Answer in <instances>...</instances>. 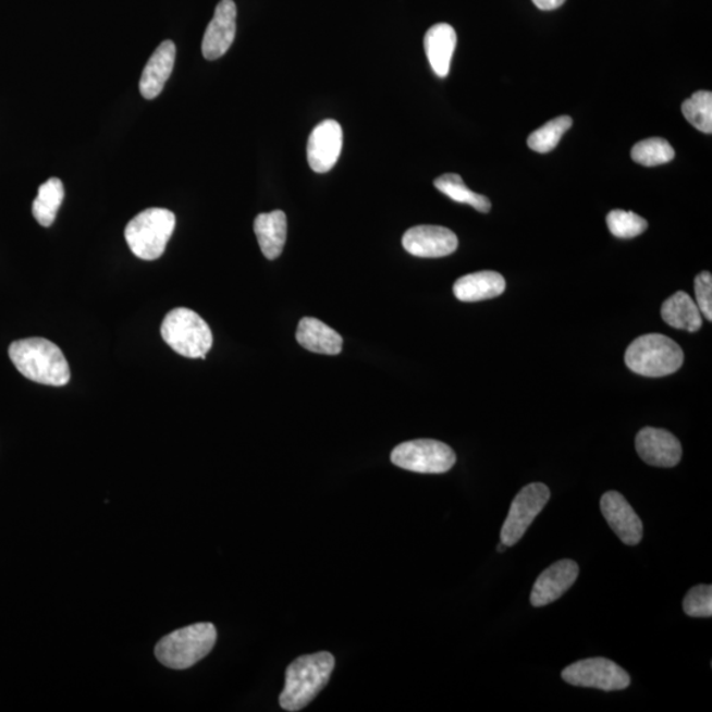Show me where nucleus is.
Here are the masks:
<instances>
[{"instance_id": "nucleus-27", "label": "nucleus", "mask_w": 712, "mask_h": 712, "mask_svg": "<svg viewBox=\"0 0 712 712\" xmlns=\"http://www.w3.org/2000/svg\"><path fill=\"white\" fill-rule=\"evenodd\" d=\"M607 224L612 235L630 240L645 233L648 222L633 211L612 210L607 216Z\"/></svg>"}, {"instance_id": "nucleus-17", "label": "nucleus", "mask_w": 712, "mask_h": 712, "mask_svg": "<svg viewBox=\"0 0 712 712\" xmlns=\"http://www.w3.org/2000/svg\"><path fill=\"white\" fill-rule=\"evenodd\" d=\"M423 47L429 64L437 76L447 77L455 47H457V33H455V29L446 23L435 24L425 35Z\"/></svg>"}, {"instance_id": "nucleus-1", "label": "nucleus", "mask_w": 712, "mask_h": 712, "mask_svg": "<svg viewBox=\"0 0 712 712\" xmlns=\"http://www.w3.org/2000/svg\"><path fill=\"white\" fill-rule=\"evenodd\" d=\"M12 364L24 378L33 382L62 386L71 382V370L59 346L44 339H27L11 343Z\"/></svg>"}, {"instance_id": "nucleus-8", "label": "nucleus", "mask_w": 712, "mask_h": 712, "mask_svg": "<svg viewBox=\"0 0 712 712\" xmlns=\"http://www.w3.org/2000/svg\"><path fill=\"white\" fill-rule=\"evenodd\" d=\"M551 501V490L543 483H532L524 487L512 502L508 516L502 528V542L514 547L532 526L535 518Z\"/></svg>"}, {"instance_id": "nucleus-21", "label": "nucleus", "mask_w": 712, "mask_h": 712, "mask_svg": "<svg viewBox=\"0 0 712 712\" xmlns=\"http://www.w3.org/2000/svg\"><path fill=\"white\" fill-rule=\"evenodd\" d=\"M661 317L670 327L696 333L702 327V314L685 292L674 293L662 304Z\"/></svg>"}, {"instance_id": "nucleus-23", "label": "nucleus", "mask_w": 712, "mask_h": 712, "mask_svg": "<svg viewBox=\"0 0 712 712\" xmlns=\"http://www.w3.org/2000/svg\"><path fill=\"white\" fill-rule=\"evenodd\" d=\"M434 186L455 202L470 205L480 212H489L491 210L490 199L468 189L459 174H443V176L435 179Z\"/></svg>"}, {"instance_id": "nucleus-5", "label": "nucleus", "mask_w": 712, "mask_h": 712, "mask_svg": "<svg viewBox=\"0 0 712 712\" xmlns=\"http://www.w3.org/2000/svg\"><path fill=\"white\" fill-rule=\"evenodd\" d=\"M174 228H176V216L172 211L151 208L142 211L130 221L124 230V236L131 251L137 258L156 260L164 254Z\"/></svg>"}, {"instance_id": "nucleus-10", "label": "nucleus", "mask_w": 712, "mask_h": 712, "mask_svg": "<svg viewBox=\"0 0 712 712\" xmlns=\"http://www.w3.org/2000/svg\"><path fill=\"white\" fill-rule=\"evenodd\" d=\"M343 146V131L341 124L333 119L323 121L311 131L308 148V162L317 173H327L333 170L339 161Z\"/></svg>"}, {"instance_id": "nucleus-15", "label": "nucleus", "mask_w": 712, "mask_h": 712, "mask_svg": "<svg viewBox=\"0 0 712 712\" xmlns=\"http://www.w3.org/2000/svg\"><path fill=\"white\" fill-rule=\"evenodd\" d=\"M236 5L234 0H221L214 17L209 23L202 40V54L206 60L221 59L235 40Z\"/></svg>"}, {"instance_id": "nucleus-18", "label": "nucleus", "mask_w": 712, "mask_h": 712, "mask_svg": "<svg viewBox=\"0 0 712 712\" xmlns=\"http://www.w3.org/2000/svg\"><path fill=\"white\" fill-rule=\"evenodd\" d=\"M505 280L501 273L482 271L455 281L453 292L462 303H478L503 295Z\"/></svg>"}, {"instance_id": "nucleus-2", "label": "nucleus", "mask_w": 712, "mask_h": 712, "mask_svg": "<svg viewBox=\"0 0 712 712\" xmlns=\"http://www.w3.org/2000/svg\"><path fill=\"white\" fill-rule=\"evenodd\" d=\"M334 667V655L329 652L306 654L293 661L285 672L281 708L291 712L306 708L328 685Z\"/></svg>"}, {"instance_id": "nucleus-7", "label": "nucleus", "mask_w": 712, "mask_h": 712, "mask_svg": "<svg viewBox=\"0 0 712 712\" xmlns=\"http://www.w3.org/2000/svg\"><path fill=\"white\" fill-rule=\"evenodd\" d=\"M392 464L404 470L420 474H443L452 470L457 455L446 443L435 440H415L400 443L391 454Z\"/></svg>"}, {"instance_id": "nucleus-31", "label": "nucleus", "mask_w": 712, "mask_h": 712, "mask_svg": "<svg viewBox=\"0 0 712 712\" xmlns=\"http://www.w3.org/2000/svg\"><path fill=\"white\" fill-rule=\"evenodd\" d=\"M505 549H508V547L504 545V543L502 542L501 545L498 547V552L503 553L505 551Z\"/></svg>"}, {"instance_id": "nucleus-24", "label": "nucleus", "mask_w": 712, "mask_h": 712, "mask_svg": "<svg viewBox=\"0 0 712 712\" xmlns=\"http://www.w3.org/2000/svg\"><path fill=\"white\" fill-rule=\"evenodd\" d=\"M573 126V119L564 115L552 119L539 130H536L532 135L528 137V146L530 149L539 154H548L553 151L558 146L561 137L567 133V130Z\"/></svg>"}, {"instance_id": "nucleus-26", "label": "nucleus", "mask_w": 712, "mask_h": 712, "mask_svg": "<svg viewBox=\"0 0 712 712\" xmlns=\"http://www.w3.org/2000/svg\"><path fill=\"white\" fill-rule=\"evenodd\" d=\"M683 114L692 126L711 134L712 131V93L697 91L683 105Z\"/></svg>"}, {"instance_id": "nucleus-25", "label": "nucleus", "mask_w": 712, "mask_h": 712, "mask_svg": "<svg viewBox=\"0 0 712 712\" xmlns=\"http://www.w3.org/2000/svg\"><path fill=\"white\" fill-rule=\"evenodd\" d=\"M630 156L641 165L655 167L672 161L676 152L670 142L661 139V137H651V139L637 143Z\"/></svg>"}, {"instance_id": "nucleus-19", "label": "nucleus", "mask_w": 712, "mask_h": 712, "mask_svg": "<svg viewBox=\"0 0 712 712\" xmlns=\"http://www.w3.org/2000/svg\"><path fill=\"white\" fill-rule=\"evenodd\" d=\"M296 340L311 353L339 355L342 352L343 340L335 330L317 318L304 317L298 323Z\"/></svg>"}, {"instance_id": "nucleus-13", "label": "nucleus", "mask_w": 712, "mask_h": 712, "mask_svg": "<svg viewBox=\"0 0 712 712\" xmlns=\"http://www.w3.org/2000/svg\"><path fill=\"white\" fill-rule=\"evenodd\" d=\"M405 251L418 258H443L458 248V237L442 226H416L403 236Z\"/></svg>"}, {"instance_id": "nucleus-3", "label": "nucleus", "mask_w": 712, "mask_h": 712, "mask_svg": "<svg viewBox=\"0 0 712 712\" xmlns=\"http://www.w3.org/2000/svg\"><path fill=\"white\" fill-rule=\"evenodd\" d=\"M216 642V627L211 623H197L162 637L155 654L162 665L183 671L205 659Z\"/></svg>"}, {"instance_id": "nucleus-30", "label": "nucleus", "mask_w": 712, "mask_h": 712, "mask_svg": "<svg viewBox=\"0 0 712 712\" xmlns=\"http://www.w3.org/2000/svg\"><path fill=\"white\" fill-rule=\"evenodd\" d=\"M537 9L542 11H552L561 8L566 0H532Z\"/></svg>"}, {"instance_id": "nucleus-11", "label": "nucleus", "mask_w": 712, "mask_h": 712, "mask_svg": "<svg viewBox=\"0 0 712 712\" xmlns=\"http://www.w3.org/2000/svg\"><path fill=\"white\" fill-rule=\"evenodd\" d=\"M636 450L649 466L674 467L683 458V446L665 429L645 428L636 437Z\"/></svg>"}, {"instance_id": "nucleus-16", "label": "nucleus", "mask_w": 712, "mask_h": 712, "mask_svg": "<svg viewBox=\"0 0 712 712\" xmlns=\"http://www.w3.org/2000/svg\"><path fill=\"white\" fill-rule=\"evenodd\" d=\"M176 61V46L171 40L161 42L156 49L151 59L148 60L140 78V94L146 99H155L160 96L162 89L170 79Z\"/></svg>"}, {"instance_id": "nucleus-22", "label": "nucleus", "mask_w": 712, "mask_h": 712, "mask_svg": "<svg viewBox=\"0 0 712 712\" xmlns=\"http://www.w3.org/2000/svg\"><path fill=\"white\" fill-rule=\"evenodd\" d=\"M65 191L60 179H49L39 187V193L33 205L35 220L42 228H51L62 201H64Z\"/></svg>"}, {"instance_id": "nucleus-29", "label": "nucleus", "mask_w": 712, "mask_h": 712, "mask_svg": "<svg viewBox=\"0 0 712 712\" xmlns=\"http://www.w3.org/2000/svg\"><path fill=\"white\" fill-rule=\"evenodd\" d=\"M697 305L701 314L712 321V277L710 272L699 273L695 283Z\"/></svg>"}, {"instance_id": "nucleus-14", "label": "nucleus", "mask_w": 712, "mask_h": 712, "mask_svg": "<svg viewBox=\"0 0 712 712\" xmlns=\"http://www.w3.org/2000/svg\"><path fill=\"white\" fill-rule=\"evenodd\" d=\"M578 576L579 566L577 562L572 560L555 562L537 578L532 593H530V603H532L533 607H543V605L557 601L576 584Z\"/></svg>"}, {"instance_id": "nucleus-9", "label": "nucleus", "mask_w": 712, "mask_h": 712, "mask_svg": "<svg viewBox=\"0 0 712 712\" xmlns=\"http://www.w3.org/2000/svg\"><path fill=\"white\" fill-rule=\"evenodd\" d=\"M562 678L573 686L603 691L624 690L630 685L629 674L614 661L603 658L574 662L562 672Z\"/></svg>"}, {"instance_id": "nucleus-6", "label": "nucleus", "mask_w": 712, "mask_h": 712, "mask_svg": "<svg viewBox=\"0 0 712 712\" xmlns=\"http://www.w3.org/2000/svg\"><path fill=\"white\" fill-rule=\"evenodd\" d=\"M161 336L174 352L191 359H206L212 346L209 324L196 311L186 308L173 309L167 315Z\"/></svg>"}, {"instance_id": "nucleus-20", "label": "nucleus", "mask_w": 712, "mask_h": 712, "mask_svg": "<svg viewBox=\"0 0 712 712\" xmlns=\"http://www.w3.org/2000/svg\"><path fill=\"white\" fill-rule=\"evenodd\" d=\"M286 230H289V223H286L284 211L274 210L256 217L254 231L258 237L261 253L268 260L278 259L283 253Z\"/></svg>"}, {"instance_id": "nucleus-28", "label": "nucleus", "mask_w": 712, "mask_h": 712, "mask_svg": "<svg viewBox=\"0 0 712 712\" xmlns=\"http://www.w3.org/2000/svg\"><path fill=\"white\" fill-rule=\"evenodd\" d=\"M684 611L691 617H711L712 587L710 585L692 587L684 599Z\"/></svg>"}, {"instance_id": "nucleus-4", "label": "nucleus", "mask_w": 712, "mask_h": 712, "mask_svg": "<svg viewBox=\"0 0 712 712\" xmlns=\"http://www.w3.org/2000/svg\"><path fill=\"white\" fill-rule=\"evenodd\" d=\"M685 355L676 342L662 334H646L627 348L626 365L641 377L662 378L677 372Z\"/></svg>"}, {"instance_id": "nucleus-12", "label": "nucleus", "mask_w": 712, "mask_h": 712, "mask_svg": "<svg viewBox=\"0 0 712 712\" xmlns=\"http://www.w3.org/2000/svg\"><path fill=\"white\" fill-rule=\"evenodd\" d=\"M601 511L609 526L626 545L635 547L642 539L645 527L627 499L616 491L605 492L601 499Z\"/></svg>"}]
</instances>
